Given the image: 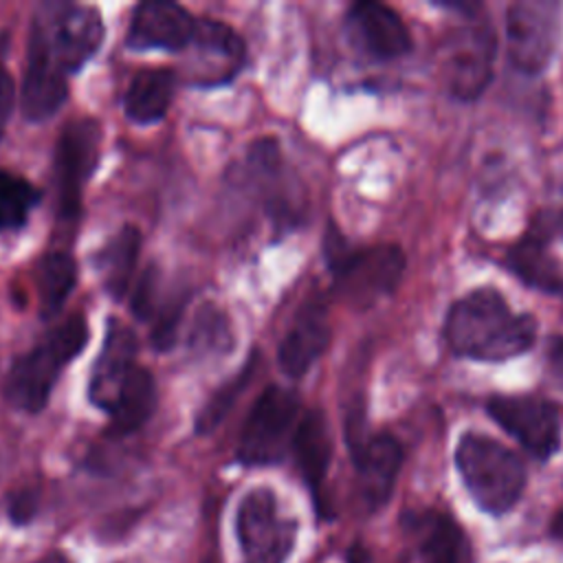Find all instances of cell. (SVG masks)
Returning <instances> with one entry per match:
<instances>
[{
	"label": "cell",
	"mask_w": 563,
	"mask_h": 563,
	"mask_svg": "<svg viewBox=\"0 0 563 563\" xmlns=\"http://www.w3.org/2000/svg\"><path fill=\"white\" fill-rule=\"evenodd\" d=\"M444 339L457 356L506 361L534 345L537 321L528 312H515L499 290L484 286L449 308Z\"/></svg>",
	"instance_id": "obj_1"
},
{
	"label": "cell",
	"mask_w": 563,
	"mask_h": 563,
	"mask_svg": "<svg viewBox=\"0 0 563 563\" xmlns=\"http://www.w3.org/2000/svg\"><path fill=\"white\" fill-rule=\"evenodd\" d=\"M455 464L471 497L486 512L510 510L523 493V462L495 438L464 433L455 449Z\"/></svg>",
	"instance_id": "obj_2"
},
{
	"label": "cell",
	"mask_w": 563,
	"mask_h": 563,
	"mask_svg": "<svg viewBox=\"0 0 563 563\" xmlns=\"http://www.w3.org/2000/svg\"><path fill=\"white\" fill-rule=\"evenodd\" d=\"M88 339V325L81 314H73L57 325L40 345L18 356L7 374L4 394L22 411H40L59 378L62 367L73 361Z\"/></svg>",
	"instance_id": "obj_3"
},
{
	"label": "cell",
	"mask_w": 563,
	"mask_h": 563,
	"mask_svg": "<svg viewBox=\"0 0 563 563\" xmlns=\"http://www.w3.org/2000/svg\"><path fill=\"white\" fill-rule=\"evenodd\" d=\"M328 260L334 273L336 295L356 308H367L394 292L405 273V253L394 244L361 251L330 244Z\"/></svg>",
	"instance_id": "obj_4"
},
{
	"label": "cell",
	"mask_w": 563,
	"mask_h": 563,
	"mask_svg": "<svg viewBox=\"0 0 563 563\" xmlns=\"http://www.w3.org/2000/svg\"><path fill=\"white\" fill-rule=\"evenodd\" d=\"M299 424V398L295 391L271 385L255 400L240 433L238 460L244 464L279 462L292 444Z\"/></svg>",
	"instance_id": "obj_5"
},
{
	"label": "cell",
	"mask_w": 563,
	"mask_h": 563,
	"mask_svg": "<svg viewBox=\"0 0 563 563\" xmlns=\"http://www.w3.org/2000/svg\"><path fill=\"white\" fill-rule=\"evenodd\" d=\"M235 530L244 563H284L295 545L297 521L286 517L277 495L262 486L242 497Z\"/></svg>",
	"instance_id": "obj_6"
},
{
	"label": "cell",
	"mask_w": 563,
	"mask_h": 563,
	"mask_svg": "<svg viewBox=\"0 0 563 563\" xmlns=\"http://www.w3.org/2000/svg\"><path fill=\"white\" fill-rule=\"evenodd\" d=\"M33 29L44 37L55 64L68 75L81 68L103 42V22L97 9L86 4H44L33 20Z\"/></svg>",
	"instance_id": "obj_7"
},
{
	"label": "cell",
	"mask_w": 563,
	"mask_h": 563,
	"mask_svg": "<svg viewBox=\"0 0 563 563\" xmlns=\"http://www.w3.org/2000/svg\"><path fill=\"white\" fill-rule=\"evenodd\" d=\"M561 4L550 0L512 2L506 11L508 57L521 73H541L556 48Z\"/></svg>",
	"instance_id": "obj_8"
},
{
	"label": "cell",
	"mask_w": 563,
	"mask_h": 563,
	"mask_svg": "<svg viewBox=\"0 0 563 563\" xmlns=\"http://www.w3.org/2000/svg\"><path fill=\"white\" fill-rule=\"evenodd\" d=\"M101 128L95 119L66 123L55 147V191L62 218H75L81 207V191L97 167Z\"/></svg>",
	"instance_id": "obj_9"
},
{
	"label": "cell",
	"mask_w": 563,
	"mask_h": 563,
	"mask_svg": "<svg viewBox=\"0 0 563 563\" xmlns=\"http://www.w3.org/2000/svg\"><path fill=\"white\" fill-rule=\"evenodd\" d=\"M486 411L537 460H548L559 451L561 424L552 402L537 396H493Z\"/></svg>",
	"instance_id": "obj_10"
},
{
	"label": "cell",
	"mask_w": 563,
	"mask_h": 563,
	"mask_svg": "<svg viewBox=\"0 0 563 563\" xmlns=\"http://www.w3.org/2000/svg\"><path fill=\"white\" fill-rule=\"evenodd\" d=\"M495 31L475 24L451 35L444 55V79L453 97L475 99L493 77Z\"/></svg>",
	"instance_id": "obj_11"
},
{
	"label": "cell",
	"mask_w": 563,
	"mask_h": 563,
	"mask_svg": "<svg viewBox=\"0 0 563 563\" xmlns=\"http://www.w3.org/2000/svg\"><path fill=\"white\" fill-rule=\"evenodd\" d=\"M187 70L198 86H218L233 79L244 64V44L240 35L216 20L196 24Z\"/></svg>",
	"instance_id": "obj_12"
},
{
	"label": "cell",
	"mask_w": 563,
	"mask_h": 563,
	"mask_svg": "<svg viewBox=\"0 0 563 563\" xmlns=\"http://www.w3.org/2000/svg\"><path fill=\"white\" fill-rule=\"evenodd\" d=\"M196 24L185 7L167 0H147L132 13L128 44L132 48L183 51L191 44Z\"/></svg>",
	"instance_id": "obj_13"
},
{
	"label": "cell",
	"mask_w": 563,
	"mask_h": 563,
	"mask_svg": "<svg viewBox=\"0 0 563 563\" xmlns=\"http://www.w3.org/2000/svg\"><path fill=\"white\" fill-rule=\"evenodd\" d=\"M66 73L55 64L44 37L31 26L26 73L22 84V112L29 121L53 117L66 101Z\"/></svg>",
	"instance_id": "obj_14"
},
{
	"label": "cell",
	"mask_w": 563,
	"mask_h": 563,
	"mask_svg": "<svg viewBox=\"0 0 563 563\" xmlns=\"http://www.w3.org/2000/svg\"><path fill=\"white\" fill-rule=\"evenodd\" d=\"M345 22L354 44L374 59H396L411 48L409 29L394 9L380 2H356Z\"/></svg>",
	"instance_id": "obj_15"
},
{
	"label": "cell",
	"mask_w": 563,
	"mask_h": 563,
	"mask_svg": "<svg viewBox=\"0 0 563 563\" xmlns=\"http://www.w3.org/2000/svg\"><path fill=\"white\" fill-rule=\"evenodd\" d=\"M134 356H136L134 332L121 321H110L108 334H106L101 354L95 363L90 387H88V394L95 407L110 413L123 385L128 383L130 374L136 367Z\"/></svg>",
	"instance_id": "obj_16"
},
{
	"label": "cell",
	"mask_w": 563,
	"mask_h": 563,
	"mask_svg": "<svg viewBox=\"0 0 563 563\" xmlns=\"http://www.w3.org/2000/svg\"><path fill=\"white\" fill-rule=\"evenodd\" d=\"M358 473V486L363 499L376 508L391 495L398 468L402 464V449L389 433H376L365 438L358 446L350 449Z\"/></svg>",
	"instance_id": "obj_17"
},
{
	"label": "cell",
	"mask_w": 563,
	"mask_h": 563,
	"mask_svg": "<svg viewBox=\"0 0 563 563\" xmlns=\"http://www.w3.org/2000/svg\"><path fill=\"white\" fill-rule=\"evenodd\" d=\"M328 343L330 325L325 310L319 303H306L279 345L282 369L292 378L303 376L325 352Z\"/></svg>",
	"instance_id": "obj_18"
},
{
	"label": "cell",
	"mask_w": 563,
	"mask_h": 563,
	"mask_svg": "<svg viewBox=\"0 0 563 563\" xmlns=\"http://www.w3.org/2000/svg\"><path fill=\"white\" fill-rule=\"evenodd\" d=\"M508 268L528 286L543 292L563 290V273L556 257L550 253L543 229H532L515 242L506 257Z\"/></svg>",
	"instance_id": "obj_19"
},
{
	"label": "cell",
	"mask_w": 563,
	"mask_h": 563,
	"mask_svg": "<svg viewBox=\"0 0 563 563\" xmlns=\"http://www.w3.org/2000/svg\"><path fill=\"white\" fill-rule=\"evenodd\" d=\"M290 451L312 490H319L332 457V438L323 411L312 409L299 418Z\"/></svg>",
	"instance_id": "obj_20"
},
{
	"label": "cell",
	"mask_w": 563,
	"mask_h": 563,
	"mask_svg": "<svg viewBox=\"0 0 563 563\" xmlns=\"http://www.w3.org/2000/svg\"><path fill=\"white\" fill-rule=\"evenodd\" d=\"M420 563H471L468 539L444 512H422L416 519Z\"/></svg>",
	"instance_id": "obj_21"
},
{
	"label": "cell",
	"mask_w": 563,
	"mask_h": 563,
	"mask_svg": "<svg viewBox=\"0 0 563 563\" xmlns=\"http://www.w3.org/2000/svg\"><path fill=\"white\" fill-rule=\"evenodd\" d=\"M176 75L169 68H147L130 81L123 108L128 119L136 123H154L163 119L174 99Z\"/></svg>",
	"instance_id": "obj_22"
},
{
	"label": "cell",
	"mask_w": 563,
	"mask_h": 563,
	"mask_svg": "<svg viewBox=\"0 0 563 563\" xmlns=\"http://www.w3.org/2000/svg\"><path fill=\"white\" fill-rule=\"evenodd\" d=\"M141 251V233L136 227L125 224L117 235H112L101 253L97 255V268L101 273L106 290L121 299L132 282L134 266Z\"/></svg>",
	"instance_id": "obj_23"
},
{
	"label": "cell",
	"mask_w": 563,
	"mask_h": 563,
	"mask_svg": "<svg viewBox=\"0 0 563 563\" xmlns=\"http://www.w3.org/2000/svg\"><path fill=\"white\" fill-rule=\"evenodd\" d=\"M154 407H156L154 376L145 367L136 365L128 383L123 385L114 407L110 409L112 431L114 433L136 431L154 413Z\"/></svg>",
	"instance_id": "obj_24"
},
{
	"label": "cell",
	"mask_w": 563,
	"mask_h": 563,
	"mask_svg": "<svg viewBox=\"0 0 563 563\" xmlns=\"http://www.w3.org/2000/svg\"><path fill=\"white\" fill-rule=\"evenodd\" d=\"M75 279L77 266L68 253L55 251L40 260L35 271V286L42 319H51L62 310L66 297L75 288Z\"/></svg>",
	"instance_id": "obj_25"
},
{
	"label": "cell",
	"mask_w": 563,
	"mask_h": 563,
	"mask_svg": "<svg viewBox=\"0 0 563 563\" xmlns=\"http://www.w3.org/2000/svg\"><path fill=\"white\" fill-rule=\"evenodd\" d=\"M40 191L22 176L0 169V231H15L26 224Z\"/></svg>",
	"instance_id": "obj_26"
},
{
	"label": "cell",
	"mask_w": 563,
	"mask_h": 563,
	"mask_svg": "<svg viewBox=\"0 0 563 563\" xmlns=\"http://www.w3.org/2000/svg\"><path fill=\"white\" fill-rule=\"evenodd\" d=\"M191 343L200 352H224L231 345V330L220 310L213 306H207L198 312L194 330H191Z\"/></svg>",
	"instance_id": "obj_27"
},
{
	"label": "cell",
	"mask_w": 563,
	"mask_h": 563,
	"mask_svg": "<svg viewBox=\"0 0 563 563\" xmlns=\"http://www.w3.org/2000/svg\"><path fill=\"white\" fill-rule=\"evenodd\" d=\"M249 376H251V367H244V372H242L240 376H235L231 383H227L224 387H220V389L209 398V402L205 405V409L200 411V416H198V420H196L198 433L211 431V429L229 413L233 400H235V398L240 396V391L244 389Z\"/></svg>",
	"instance_id": "obj_28"
},
{
	"label": "cell",
	"mask_w": 563,
	"mask_h": 563,
	"mask_svg": "<svg viewBox=\"0 0 563 563\" xmlns=\"http://www.w3.org/2000/svg\"><path fill=\"white\" fill-rule=\"evenodd\" d=\"M37 504H40V497H37V490L33 488H20L15 493L9 495V501H7V515L13 523H29L35 512H37Z\"/></svg>",
	"instance_id": "obj_29"
},
{
	"label": "cell",
	"mask_w": 563,
	"mask_h": 563,
	"mask_svg": "<svg viewBox=\"0 0 563 563\" xmlns=\"http://www.w3.org/2000/svg\"><path fill=\"white\" fill-rule=\"evenodd\" d=\"M15 99V88H13V77L9 75L4 66V37H0V132L11 114Z\"/></svg>",
	"instance_id": "obj_30"
},
{
	"label": "cell",
	"mask_w": 563,
	"mask_h": 563,
	"mask_svg": "<svg viewBox=\"0 0 563 563\" xmlns=\"http://www.w3.org/2000/svg\"><path fill=\"white\" fill-rule=\"evenodd\" d=\"M548 374L556 389L563 391V336L556 334L548 343Z\"/></svg>",
	"instance_id": "obj_31"
},
{
	"label": "cell",
	"mask_w": 563,
	"mask_h": 563,
	"mask_svg": "<svg viewBox=\"0 0 563 563\" xmlns=\"http://www.w3.org/2000/svg\"><path fill=\"white\" fill-rule=\"evenodd\" d=\"M552 534L559 537V539H563V510L556 512V517H554V521H552Z\"/></svg>",
	"instance_id": "obj_32"
},
{
	"label": "cell",
	"mask_w": 563,
	"mask_h": 563,
	"mask_svg": "<svg viewBox=\"0 0 563 563\" xmlns=\"http://www.w3.org/2000/svg\"><path fill=\"white\" fill-rule=\"evenodd\" d=\"M44 563H70L64 554H59V552H53V554H48L46 559H44Z\"/></svg>",
	"instance_id": "obj_33"
}]
</instances>
